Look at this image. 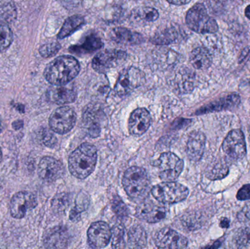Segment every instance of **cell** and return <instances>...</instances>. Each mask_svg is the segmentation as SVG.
Segmentation results:
<instances>
[{
  "mask_svg": "<svg viewBox=\"0 0 250 249\" xmlns=\"http://www.w3.org/2000/svg\"><path fill=\"white\" fill-rule=\"evenodd\" d=\"M80 71L79 61L71 56H62L45 67L44 76L48 83L63 86L71 81Z\"/></svg>",
  "mask_w": 250,
  "mask_h": 249,
  "instance_id": "6da1fadb",
  "label": "cell"
},
{
  "mask_svg": "<svg viewBox=\"0 0 250 249\" xmlns=\"http://www.w3.org/2000/svg\"><path fill=\"white\" fill-rule=\"evenodd\" d=\"M98 153L95 146L83 143L70 154L68 160L70 173L79 179H85L96 166Z\"/></svg>",
  "mask_w": 250,
  "mask_h": 249,
  "instance_id": "7a4b0ae2",
  "label": "cell"
},
{
  "mask_svg": "<svg viewBox=\"0 0 250 249\" xmlns=\"http://www.w3.org/2000/svg\"><path fill=\"white\" fill-rule=\"evenodd\" d=\"M123 184L127 195L134 201H142L150 190V179L144 168L132 167L126 170Z\"/></svg>",
  "mask_w": 250,
  "mask_h": 249,
  "instance_id": "3957f363",
  "label": "cell"
},
{
  "mask_svg": "<svg viewBox=\"0 0 250 249\" xmlns=\"http://www.w3.org/2000/svg\"><path fill=\"white\" fill-rule=\"evenodd\" d=\"M186 22L189 29L200 34L215 33L218 25L209 16L204 4H196L187 13Z\"/></svg>",
  "mask_w": 250,
  "mask_h": 249,
  "instance_id": "277c9868",
  "label": "cell"
},
{
  "mask_svg": "<svg viewBox=\"0 0 250 249\" xmlns=\"http://www.w3.org/2000/svg\"><path fill=\"white\" fill-rule=\"evenodd\" d=\"M157 201L163 204H173L183 201L188 197L189 190L185 186L173 181H165L157 184L151 190Z\"/></svg>",
  "mask_w": 250,
  "mask_h": 249,
  "instance_id": "5b68a950",
  "label": "cell"
},
{
  "mask_svg": "<svg viewBox=\"0 0 250 249\" xmlns=\"http://www.w3.org/2000/svg\"><path fill=\"white\" fill-rule=\"evenodd\" d=\"M156 162L159 170V176L167 182L177 179L183 171V161L171 152L162 153Z\"/></svg>",
  "mask_w": 250,
  "mask_h": 249,
  "instance_id": "8992f818",
  "label": "cell"
},
{
  "mask_svg": "<svg viewBox=\"0 0 250 249\" xmlns=\"http://www.w3.org/2000/svg\"><path fill=\"white\" fill-rule=\"evenodd\" d=\"M145 81L144 72L136 67H128L120 73L114 90L119 96H125L142 86Z\"/></svg>",
  "mask_w": 250,
  "mask_h": 249,
  "instance_id": "52a82bcc",
  "label": "cell"
},
{
  "mask_svg": "<svg viewBox=\"0 0 250 249\" xmlns=\"http://www.w3.org/2000/svg\"><path fill=\"white\" fill-rule=\"evenodd\" d=\"M76 114L70 107L62 106L57 108L51 114L49 126L52 131L58 134H65L74 127Z\"/></svg>",
  "mask_w": 250,
  "mask_h": 249,
  "instance_id": "ba28073f",
  "label": "cell"
},
{
  "mask_svg": "<svg viewBox=\"0 0 250 249\" xmlns=\"http://www.w3.org/2000/svg\"><path fill=\"white\" fill-rule=\"evenodd\" d=\"M126 54L119 50H105L95 56L92 60V67L95 71L105 73L118 67L126 60Z\"/></svg>",
  "mask_w": 250,
  "mask_h": 249,
  "instance_id": "9c48e42d",
  "label": "cell"
},
{
  "mask_svg": "<svg viewBox=\"0 0 250 249\" xmlns=\"http://www.w3.org/2000/svg\"><path fill=\"white\" fill-rule=\"evenodd\" d=\"M163 203H154L153 200L144 199L136 209V216L138 219L148 222L157 223L164 219L167 215V209Z\"/></svg>",
  "mask_w": 250,
  "mask_h": 249,
  "instance_id": "30bf717a",
  "label": "cell"
},
{
  "mask_svg": "<svg viewBox=\"0 0 250 249\" xmlns=\"http://www.w3.org/2000/svg\"><path fill=\"white\" fill-rule=\"evenodd\" d=\"M37 206L38 200L35 194L29 192H19L10 200V214L15 219H21Z\"/></svg>",
  "mask_w": 250,
  "mask_h": 249,
  "instance_id": "8fae6325",
  "label": "cell"
},
{
  "mask_svg": "<svg viewBox=\"0 0 250 249\" xmlns=\"http://www.w3.org/2000/svg\"><path fill=\"white\" fill-rule=\"evenodd\" d=\"M225 153L232 159H243L247 154L245 135L240 130H232L223 143Z\"/></svg>",
  "mask_w": 250,
  "mask_h": 249,
  "instance_id": "7c38bea8",
  "label": "cell"
},
{
  "mask_svg": "<svg viewBox=\"0 0 250 249\" xmlns=\"http://www.w3.org/2000/svg\"><path fill=\"white\" fill-rule=\"evenodd\" d=\"M111 228L104 222L92 224L88 230V244L92 248L102 249L109 244L111 239Z\"/></svg>",
  "mask_w": 250,
  "mask_h": 249,
  "instance_id": "4fadbf2b",
  "label": "cell"
},
{
  "mask_svg": "<svg viewBox=\"0 0 250 249\" xmlns=\"http://www.w3.org/2000/svg\"><path fill=\"white\" fill-rule=\"evenodd\" d=\"M64 172L62 163L51 156L42 158L38 165V175L45 182H54L62 178Z\"/></svg>",
  "mask_w": 250,
  "mask_h": 249,
  "instance_id": "5bb4252c",
  "label": "cell"
},
{
  "mask_svg": "<svg viewBox=\"0 0 250 249\" xmlns=\"http://www.w3.org/2000/svg\"><path fill=\"white\" fill-rule=\"evenodd\" d=\"M156 246L160 249H185L188 241L185 236L170 228L160 230L154 238Z\"/></svg>",
  "mask_w": 250,
  "mask_h": 249,
  "instance_id": "9a60e30c",
  "label": "cell"
},
{
  "mask_svg": "<svg viewBox=\"0 0 250 249\" xmlns=\"http://www.w3.org/2000/svg\"><path fill=\"white\" fill-rule=\"evenodd\" d=\"M105 114L97 105H89L85 108L83 114V123L87 130L88 134L92 137L100 135L101 132V121Z\"/></svg>",
  "mask_w": 250,
  "mask_h": 249,
  "instance_id": "2e32d148",
  "label": "cell"
},
{
  "mask_svg": "<svg viewBox=\"0 0 250 249\" xmlns=\"http://www.w3.org/2000/svg\"><path fill=\"white\" fill-rule=\"evenodd\" d=\"M151 115L145 108H138L131 114L129 119V131L131 134L141 136L149 128Z\"/></svg>",
  "mask_w": 250,
  "mask_h": 249,
  "instance_id": "e0dca14e",
  "label": "cell"
},
{
  "mask_svg": "<svg viewBox=\"0 0 250 249\" xmlns=\"http://www.w3.org/2000/svg\"><path fill=\"white\" fill-rule=\"evenodd\" d=\"M195 75L190 69L180 68L173 76L172 86L180 94H188L195 87Z\"/></svg>",
  "mask_w": 250,
  "mask_h": 249,
  "instance_id": "ac0fdd59",
  "label": "cell"
},
{
  "mask_svg": "<svg viewBox=\"0 0 250 249\" xmlns=\"http://www.w3.org/2000/svg\"><path fill=\"white\" fill-rule=\"evenodd\" d=\"M206 146V136L199 131H193L189 134L187 143V154L190 160L198 162L202 158Z\"/></svg>",
  "mask_w": 250,
  "mask_h": 249,
  "instance_id": "d6986e66",
  "label": "cell"
},
{
  "mask_svg": "<svg viewBox=\"0 0 250 249\" xmlns=\"http://www.w3.org/2000/svg\"><path fill=\"white\" fill-rule=\"evenodd\" d=\"M43 243L48 249L66 248L69 243L68 232L62 227L53 228L44 237Z\"/></svg>",
  "mask_w": 250,
  "mask_h": 249,
  "instance_id": "ffe728a7",
  "label": "cell"
},
{
  "mask_svg": "<svg viewBox=\"0 0 250 249\" xmlns=\"http://www.w3.org/2000/svg\"><path fill=\"white\" fill-rule=\"evenodd\" d=\"M240 96L236 94H232L229 96L221 98L219 100L211 102L208 105H206L204 108H201L199 111H197L196 114H204L208 113L217 112V111H223V110H229L230 108H235L240 103Z\"/></svg>",
  "mask_w": 250,
  "mask_h": 249,
  "instance_id": "44dd1931",
  "label": "cell"
},
{
  "mask_svg": "<svg viewBox=\"0 0 250 249\" xmlns=\"http://www.w3.org/2000/svg\"><path fill=\"white\" fill-rule=\"evenodd\" d=\"M51 88L47 93V96L51 102L58 105H65L74 102L76 98V93L73 89L56 86Z\"/></svg>",
  "mask_w": 250,
  "mask_h": 249,
  "instance_id": "7402d4cb",
  "label": "cell"
},
{
  "mask_svg": "<svg viewBox=\"0 0 250 249\" xmlns=\"http://www.w3.org/2000/svg\"><path fill=\"white\" fill-rule=\"evenodd\" d=\"M111 37L113 40L123 45H137L143 41L142 36L139 34L122 27L113 29L111 31Z\"/></svg>",
  "mask_w": 250,
  "mask_h": 249,
  "instance_id": "603a6c76",
  "label": "cell"
},
{
  "mask_svg": "<svg viewBox=\"0 0 250 249\" xmlns=\"http://www.w3.org/2000/svg\"><path fill=\"white\" fill-rule=\"evenodd\" d=\"M189 61L197 70H204L208 68L212 62L211 53L205 48H195L190 54Z\"/></svg>",
  "mask_w": 250,
  "mask_h": 249,
  "instance_id": "cb8c5ba5",
  "label": "cell"
},
{
  "mask_svg": "<svg viewBox=\"0 0 250 249\" xmlns=\"http://www.w3.org/2000/svg\"><path fill=\"white\" fill-rule=\"evenodd\" d=\"M104 46L102 40L95 35H89L85 38L84 40L79 44L70 47V51L75 54H89L95 52Z\"/></svg>",
  "mask_w": 250,
  "mask_h": 249,
  "instance_id": "d4e9b609",
  "label": "cell"
},
{
  "mask_svg": "<svg viewBox=\"0 0 250 249\" xmlns=\"http://www.w3.org/2000/svg\"><path fill=\"white\" fill-rule=\"evenodd\" d=\"M179 36L180 35L177 29L166 27L159 30L151 38V41L157 45H168L177 41Z\"/></svg>",
  "mask_w": 250,
  "mask_h": 249,
  "instance_id": "484cf974",
  "label": "cell"
},
{
  "mask_svg": "<svg viewBox=\"0 0 250 249\" xmlns=\"http://www.w3.org/2000/svg\"><path fill=\"white\" fill-rule=\"evenodd\" d=\"M84 19L82 16H73L68 18L64 21L61 30L59 32V39H64V38L70 36L73 32H76L77 29L82 27L84 25Z\"/></svg>",
  "mask_w": 250,
  "mask_h": 249,
  "instance_id": "4316f807",
  "label": "cell"
},
{
  "mask_svg": "<svg viewBox=\"0 0 250 249\" xmlns=\"http://www.w3.org/2000/svg\"><path fill=\"white\" fill-rule=\"evenodd\" d=\"M229 168L225 161L216 160L211 162L206 171L207 178L211 180H220L227 176Z\"/></svg>",
  "mask_w": 250,
  "mask_h": 249,
  "instance_id": "83f0119b",
  "label": "cell"
},
{
  "mask_svg": "<svg viewBox=\"0 0 250 249\" xmlns=\"http://www.w3.org/2000/svg\"><path fill=\"white\" fill-rule=\"evenodd\" d=\"M146 231L141 226H135L128 232V243L130 248H144L146 245Z\"/></svg>",
  "mask_w": 250,
  "mask_h": 249,
  "instance_id": "f1b7e54d",
  "label": "cell"
},
{
  "mask_svg": "<svg viewBox=\"0 0 250 249\" xmlns=\"http://www.w3.org/2000/svg\"><path fill=\"white\" fill-rule=\"evenodd\" d=\"M17 18V9L12 0H0V20L13 23Z\"/></svg>",
  "mask_w": 250,
  "mask_h": 249,
  "instance_id": "f546056e",
  "label": "cell"
},
{
  "mask_svg": "<svg viewBox=\"0 0 250 249\" xmlns=\"http://www.w3.org/2000/svg\"><path fill=\"white\" fill-rule=\"evenodd\" d=\"M159 17L158 11L153 7H140L135 9L132 13V18L137 22H153L157 20Z\"/></svg>",
  "mask_w": 250,
  "mask_h": 249,
  "instance_id": "4dcf8cb0",
  "label": "cell"
},
{
  "mask_svg": "<svg viewBox=\"0 0 250 249\" xmlns=\"http://www.w3.org/2000/svg\"><path fill=\"white\" fill-rule=\"evenodd\" d=\"M13 35L11 29L5 22L0 20V51L9 48L13 42Z\"/></svg>",
  "mask_w": 250,
  "mask_h": 249,
  "instance_id": "1f68e13d",
  "label": "cell"
},
{
  "mask_svg": "<svg viewBox=\"0 0 250 249\" xmlns=\"http://www.w3.org/2000/svg\"><path fill=\"white\" fill-rule=\"evenodd\" d=\"M233 242L237 248L250 249V225L238 231L233 238Z\"/></svg>",
  "mask_w": 250,
  "mask_h": 249,
  "instance_id": "d6a6232c",
  "label": "cell"
},
{
  "mask_svg": "<svg viewBox=\"0 0 250 249\" xmlns=\"http://www.w3.org/2000/svg\"><path fill=\"white\" fill-rule=\"evenodd\" d=\"M70 205V196L66 193L57 194L51 202V207L57 213H62Z\"/></svg>",
  "mask_w": 250,
  "mask_h": 249,
  "instance_id": "836d02e7",
  "label": "cell"
},
{
  "mask_svg": "<svg viewBox=\"0 0 250 249\" xmlns=\"http://www.w3.org/2000/svg\"><path fill=\"white\" fill-rule=\"evenodd\" d=\"M60 48L61 45L58 42H50L42 45L40 48L39 52L43 58H50L55 56L60 51Z\"/></svg>",
  "mask_w": 250,
  "mask_h": 249,
  "instance_id": "e575fe53",
  "label": "cell"
},
{
  "mask_svg": "<svg viewBox=\"0 0 250 249\" xmlns=\"http://www.w3.org/2000/svg\"><path fill=\"white\" fill-rule=\"evenodd\" d=\"M112 235H111V238H112V247L113 248L118 249L123 248L124 247L123 243H124V228L122 226H116L115 228H113V230L111 231Z\"/></svg>",
  "mask_w": 250,
  "mask_h": 249,
  "instance_id": "d590c367",
  "label": "cell"
},
{
  "mask_svg": "<svg viewBox=\"0 0 250 249\" xmlns=\"http://www.w3.org/2000/svg\"><path fill=\"white\" fill-rule=\"evenodd\" d=\"M112 210L120 219H125L128 216V209L124 202L119 197L113 199Z\"/></svg>",
  "mask_w": 250,
  "mask_h": 249,
  "instance_id": "8d00e7d4",
  "label": "cell"
},
{
  "mask_svg": "<svg viewBox=\"0 0 250 249\" xmlns=\"http://www.w3.org/2000/svg\"><path fill=\"white\" fill-rule=\"evenodd\" d=\"M41 140L43 144L48 148H54L57 144V137L47 129H43L41 132Z\"/></svg>",
  "mask_w": 250,
  "mask_h": 249,
  "instance_id": "74e56055",
  "label": "cell"
},
{
  "mask_svg": "<svg viewBox=\"0 0 250 249\" xmlns=\"http://www.w3.org/2000/svg\"><path fill=\"white\" fill-rule=\"evenodd\" d=\"M89 200H88L87 196H78L77 200H76V205L75 206L74 209H76L78 211L82 213L83 211L86 210L89 206Z\"/></svg>",
  "mask_w": 250,
  "mask_h": 249,
  "instance_id": "f35d334b",
  "label": "cell"
},
{
  "mask_svg": "<svg viewBox=\"0 0 250 249\" xmlns=\"http://www.w3.org/2000/svg\"><path fill=\"white\" fill-rule=\"evenodd\" d=\"M237 199L239 200H250V184H246L241 188V190L238 192Z\"/></svg>",
  "mask_w": 250,
  "mask_h": 249,
  "instance_id": "ab89813d",
  "label": "cell"
},
{
  "mask_svg": "<svg viewBox=\"0 0 250 249\" xmlns=\"http://www.w3.org/2000/svg\"><path fill=\"white\" fill-rule=\"evenodd\" d=\"M81 213L80 212L76 211V209H73L71 210L70 213V219L72 222H78L81 219Z\"/></svg>",
  "mask_w": 250,
  "mask_h": 249,
  "instance_id": "60d3db41",
  "label": "cell"
},
{
  "mask_svg": "<svg viewBox=\"0 0 250 249\" xmlns=\"http://www.w3.org/2000/svg\"><path fill=\"white\" fill-rule=\"evenodd\" d=\"M167 1L175 5H183L189 3L191 0H167Z\"/></svg>",
  "mask_w": 250,
  "mask_h": 249,
  "instance_id": "b9f144b4",
  "label": "cell"
},
{
  "mask_svg": "<svg viewBox=\"0 0 250 249\" xmlns=\"http://www.w3.org/2000/svg\"><path fill=\"white\" fill-rule=\"evenodd\" d=\"M220 225L222 228H228L229 225H230V221L226 219V218H223V219L220 220Z\"/></svg>",
  "mask_w": 250,
  "mask_h": 249,
  "instance_id": "7bdbcfd3",
  "label": "cell"
},
{
  "mask_svg": "<svg viewBox=\"0 0 250 249\" xmlns=\"http://www.w3.org/2000/svg\"><path fill=\"white\" fill-rule=\"evenodd\" d=\"M14 124H16V126H13V128L15 130H19V129L21 128L22 126H23V123L21 120H19V121H16V122L13 123Z\"/></svg>",
  "mask_w": 250,
  "mask_h": 249,
  "instance_id": "ee69618b",
  "label": "cell"
},
{
  "mask_svg": "<svg viewBox=\"0 0 250 249\" xmlns=\"http://www.w3.org/2000/svg\"><path fill=\"white\" fill-rule=\"evenodd\" d=\"M245 16L248 19H250V5H248L245 9Z\"/></svg>",
  "mask_w": 250,
  "mask_h": 249,
  "instance_id": "f6af8a7d",
  "label": "cell"
},
{
  "mask_svg": "<svg viewBox=\"0 0 250 249\" xmlns=\"http://www.w3.org/2000/svg\"><path fill=\"white\" fill-rule=\"evenodd\" d=\"M3 130H4V125H3L2 120L0 118V133H2Z\"/></svg>",
  "mask_w": 250,
  "mask_h": 249,
  "instance_id": "bcb514c9",
  "label": "cell"
},
{
  "mask_svg": "<svg viewBox=\"0 0 250 249\" xmlns=\"http://www.w3.org/2000/svg\"><path fill=\"white\" fill-rule=\"evenodd\" d=\"M247 67H248V70L250 71V57L249 59H248V62H247Z\"/></svg>",
  "mask_w": 250,
  "mask_h": 249,
  "instance_id": "7dc6e473",
  "label": "cell"
},
{
  "mask_svg": "<svg viewBox=\"0 0 250 249\" xmlns=\"http://www.w3.org/2000/svg\"><path fill=\"white\" fill-rule=\"evenodd\" d=\"M1 159H2V153H1V150L0 149V162H1Z\"/></svg>",
  "mask_w": 250,
  "mask_h": 249,
  "instance_id": "c3c4849f",
  "label": "cell"
},
{
  "mask_svg": "<svg viewBox=\"0 0 250 249\" xmlns=\"http://www.w3.org/2000/svg\"><path fill=\"white\" fill-rule=\"evenodd\" d=\"M214 1H217V2H223V1H226L227 0H214Z\"/></svg>",
  "mask_w": 250,
  "mask_h": 249,
  "instance_id": "681fc988",
  "label": "cell"
},
{
  "mask_svg": "<svg viewBox=\"0 0 250 249\" xmlns=\"http://www.w3.org/2000/svg\"></svg>",
  "mask_w": 250,
  "mask_h": 249,
  "instance_id": "f907efd6",
  "label": "cell"
}]
</instances>
